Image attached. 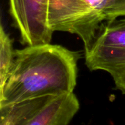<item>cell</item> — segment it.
<instances>
[{
    "label": "cell",
    "mask_w": 125,
    "mask_h": 125,
    "mask_svg": "<svg viewBox=\"0 0 125 125\" xmlns=\"http://www.w3.org/2000/svg\"><path fill=\"white\" fill-rule=\"evenodd\" d=\"M81 55L51 43L15 50L12 70L0 89V106L73 93Z\"/></svg>",
    "instance_id": "1"
},
{
    "label": "cell",
    "mask_w": 125,
    "mask_h": 125,
    "mask_svg": "<svg viewBox=\"0 0 125 125\" xmlns=\"http://www.w3.org/2000/svg\"><path fill=\"white\" fill-rule=\"evenodd\" d=\"M115 0H49L48 22L55 31L78 36L87 52L93 45L101 26L107 21L106 11Z\"/></svg>",
    "instance_id": "2"
},
{
    "label": "cell",
    "mask_w": 125,
    "mask_h": 125,
    "mask_svg": "<svg viewBox=\"0 0 125 125\" xmlns=\"http://www.w3.org/2000/svg\"><path fill=\"white\" fill-rule=\"evenodd\" d=\"M85 63L91 71L108 73L125 95V17L103 23L93 45L85 52Z\"/></svg>",
    "instance_id": "3"
},
{
    "label": "cell",
    "mask_w": 125,
    "mask_h": 125,
    "mask_svg": "<svg viewBox=\"0 0 125 125\" xmlns=\"http://www.w3.org/2000/svg\"><path fill=\"white\" fill-rule=\"evenodd\" d=\"M49 0H8L9 13L27 46L51 43L53 32L48 22Z\"/></svg>",
    "instance_id": "4"
},
{
    "label": "cell",
    "mask_w": 125,
    "mask_h": 125,
    "mask_svg": "<svg viewBox=\"0 0 125 125\" xmlns=\"http://www.w3.org/2000/svg\"><path fill=\"white\" fill-rule=\"evenodd\" d=\"M79 109V100L73 92L53 97L23 125H68Z\"/></svg>",
    "instance_id": "5"
},
{
    "label": "cell",
    "mask_w": 125,
    "mask_h": 125,
    "mask_svg": "<svg viewBox=\"0 0 125 125\" xmlns=\"http://www.w3.org/2000/svg\"><path fill=\"white\" fill-rule=\"evenodd\" d=\"M51 97H40L0 106V125H23Z\"/></svg>",
    "instance_id": "6"
},
{
    "label": "cell",
    "mask_w": 125,
    "mask_h": 125,
    "mask_svg": "<svg viewBox=\"0 0 125 125\" xmlns=\"http://www.w3.org/2000/svg\"><path fill=\"white\" fill-rule=\"evenodd\" d=\"M15 58L13 41L6 32L4 26H0V89L8 80L12 70Z\"/></svg>",
    "instance_id": "7"
},
{
    "label": "cell",
    "mask_w": 125,
    "mask_h": 125,
    "mask_svg": "<svg viewBox=\"0 0 125 125\" xmlns=\"http://www.w3.org/2000/svg\"><path fill=\"white\" fill-rule=\"evenodd\" d=\"M119 17H125V0H115L106 11V21H113Z\"/></svg>",
    "instance_id": "8"
}]
</instances>
